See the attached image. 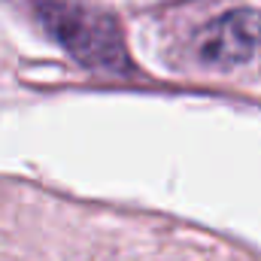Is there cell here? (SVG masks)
I'll use <instances>...</instances> for the list:
<instances>
[{"label":"cell","instance_id":"1","mask_svg":"<svg viewBox=\"0 0 261 261\" xmlns=\"http://www.w3.org/2000/svg\"><path fill=\"white\" fill-rule=\"evenodd\" d=\"M34 3L49 31L82 64L97 70H128L130 61L119 24L107 12L91 9L82 0H34Z\"/></svg>","mask_w":261,"mask_h":261},{"label":"cell","instance_id":"2","mask_svg":"<svg viewBox=\"0 0 261 261\" xmlns=\"http://www.w3.org/2000/svg\"><path fill=\"white\" fill-rule=\"evenodd\" d=\"M261 46V12L255 9H231L219 15L200 37L197 55L213 67H231L255 55Z\"/></svg>","mask_w":261,"mask_h":261}]
</instances>
